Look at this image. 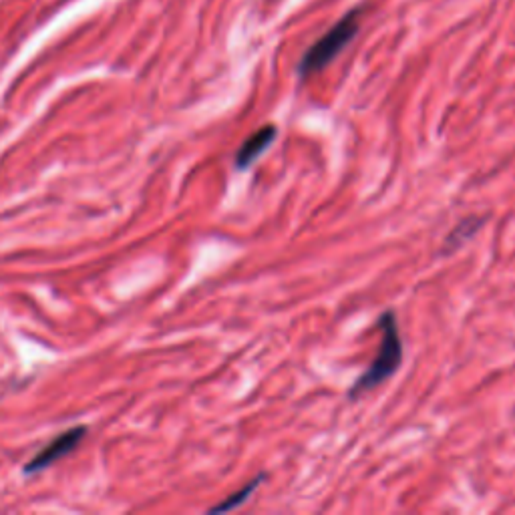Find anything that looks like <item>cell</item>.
<instances>
[{
    "mask_svg": "<svg viewBox=\"0 0 515 515\" xmlns=\"http://www.w3.org/2000/svg\"><path fill=\"white\" fill-rule=\"evenodd\" d=\"M377 324L381 330L379 353H377L375 361L369 365V369L349 389L351 401L379 389L383 383H387L391 377H395L403 365V340H401L397 312L385 310L379 316Z\"/></svg>",
    "mask_w": 515,
    "mask_h": 515,
    "instance_id": "obj_1",
    "label": "cell"
},
{
    "mask_svg": "<svg viewBox=\"0 0 515 515\" xmlns=\"http://www.w3.org/2000/svg\"><path fill=\"white\" fill-rule=\"evenodd\" d=\"M359 17H361V9H353L351 13L342 17L330 31H326L316 43H312L306 49V53L302 55V59L298 61V67H296V73L302 81L324 71L330 63L336 61V57L342 51H345L353 43V39L359 35Z\"/></svg>",
    "mask_w": 515,
    "mask_h": 515,
    "instance_id": "obj_2",
    "label": "cell"
},
{
    "mask_svg": "<svg viewBox=\"0 0 515 515\" xmlns=\"http://www.w3.org/2000/svg\"><path fill=\"white\" fill-rule=\"evenodd\" d=\"M85 433H87V427H85V425H79V427H73V429L61 433V435H59L57 439H53L47 447H43L35 459H31V461L25 465V473L43 471V469H47L49 465H53L55 461L63 459L65 455H69V453L83 441Z\"/></svg>",
    "mask_w": 515,
    "mask_h": 515,
    "instance_id": "obj_3",
    "label": "cell"
},
{
    "mask_svg": "<svg viewBox=\"0 0 515 515\" xmlns=\"http://www.w3.org/2000/svg\"><path fill=\"white\" fill-rule=\"evenodd\" d=\"M276 137H278V129L274 125H264L258 131H254L250 137H246L234 157L236 169L240 171L250 169L270 149Z\"/></svg>",
    "mask_w": 515,
    "mask_h": 515,
    "instance_id": "obj_4",
    "label": "cell"
},
{
    "mask_svg": "<svg viewBox=\"0 0 515 515\" xmlns=\"http://www.w3.org/2000/svg\"><path fill=\"white\" fill-rule=\"evenodd\" d=\"M485 224V216H467L455 224V228L447 234L441 246L443 256H451L457 252L461 246H465Z\"/></svg>",
    "mask_w": 515,
    "mask_h": 515,
    "instance_id": "obj_5",
    "label": "cell"
},
{
    "mask_svg": "<svg viewBox=\"0 0 515 515\" xmlns=\"http://www.w3.org/2000/svg\"><path fill=\"white\" fill-rule=\"evenodd\" d=\"M266 479V473H260V475H256L252 481H248L242 489H238L236 493H232V495H228L222 503H218V505H214L212 509H210V513H228V511H234V509H238V507H242L258 489H260V485H262V481Z\"/></svg>",
    "mask_w": 515,
    "mask_h": 515,
    "instance_id": "obj_6",
    "label": "cell"
}]
</instances>
